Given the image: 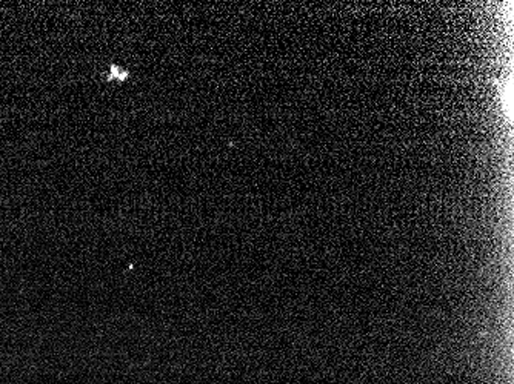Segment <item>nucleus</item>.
<instances>
[{"mask_svg": "<svg viewBox=\"0 0 514 384\" xmlns=\"http://www.w3.org/2000/svg\"><path fill=\"white\" fill-rule=\"evenodd\" d=\"M129 79V70L120 65L111 64L108 66V71L104 74V81L107 84H125Z\"/></svg>", "mask_w": 514, "mask_h": 384, "instance_id": "f257e3e1", "label": "nucleus"}]
</instances>
